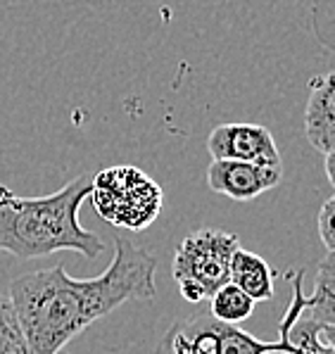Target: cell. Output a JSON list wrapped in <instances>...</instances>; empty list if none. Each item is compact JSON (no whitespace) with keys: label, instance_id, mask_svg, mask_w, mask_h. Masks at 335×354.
I'll list each match as a JSON object with an SVG mask.
<instances>
[{"label":"cell","instance_id":"obj_15","mask_svg":"<svg viewBox=\"0 0 335 354\" xmlns=\"http://www.w3.org/2000/svg\"><path fill=\"white\" fill-rule=\"evenodd\" d=\"M318 340H321L323 345H328L335 352V326L318 324Z\"/></svg>","mask_w":335,"mask_h":354},{"label":"cell","instance_id":"obj_16","mask_svg":"<svg viewBox=\"0 0 335 354\" xmlns=\"http://www.w3.org/2000/svg\"><path fill=\"white\" fill-rule=\"evenodd\" d=\"M326 176H328V181L333 183V188H335V150L333 152H328L326 155Z\"/></svg>","mask_w":335,"mask_h":354},{"label":"cell","instance_id":"obj_1","mask_svg":"<svg viewBox=\"0 0 335 354\" xmlns=\"http://www.w3.org/2000/svg\"><path fill=\"white\" fill-rule=\"evenodd\" d=\"M155 274L157 259L117 236L115 257L95 279H72L62 266L17 276L10 283L8 297L15 304L29 354H57L93 321L122 304L155 299Z\"/></svg>","mask_w":335,"mask_h":354},{"label":"cell","instance_id":"obj_9","mask_svg":"<svg viewBox=\"0 0 335 354\" xmlns=\"http://www.w3.org/2000/svg\"><path fill=\"white\" fill-rule=\"evenodd\" d=\"M229 281L240 288L245 295H250L255 302H267L274 297V271L255 252L238 248L231 257Z\"/></svg>","mask_w":335,"mask_h":354},{"label":"cell","instance_id":"obj_4","mask_svg":"<svg viewBox=\"0 0 335 354\" xmlns=\"http://www.w3.org/2000/svg\"><path fill=\"white\" fill-rule=\"evenodd\" d=\"M240 248L236 233L221 228H200L183 238L176 248L171 276L186 302L209 299L224 283H229L231 257Z\"/></svg>","mask_w":335,"mask_h":354},{"label":"cell","instance_id":"obj_13","mask_svg":"<svg viewBox=\"0 0 335 354\" xmlns=\"http://www.w3.org/2000/svg\"><path fill=\"white\" fill-rule=\"evenodd\" d=\"M0 354H29L24 330L8 295H0Z\"/></svg>","mask_w":335,"mask_h":354},{"label":"cell","instance_id":"obj_6","mask_svg":"<svg viewBox=\"0 0 335 354\" xmlns=\"http://www.w3.org/2000/svg\"><path fill=\"white\" fill-rule=\"evenodd\" d=\"M283 178V167H259L247 162L212 160L207 169V186L219 195L238 203L255 200L267 190L276 188Z\"/></svg>","mask_w":335,"mask_h":354},{"label":"cell","instance_id":"obj_2","mask_svg":"<svg viewBox=\"0 0 335 354\" xmlns=\"http://www.w3.org/2000/svg\"><path fill=\"white\" fill-rule=\"evenodd\" d=\"M90 186L93 176H77L52 195L19 198L0 183V250L24 261L59 250H72L88 259L100 257L105 252L102 238L86 231L79 221Z\"/></svg>","mask_w":335,"mask_h":354},{"label":"cell","instance_id":"obj_8","mask_svg":"<svg viewBox=\"0 0 335 354\" xmlns=\"http://www.w3.org/2000/svg\"><path fill=\"white\" fill-rule=\"evenodd\" d=\"M219 324L209 312L171 324L155 354H219Z\"/></svg>","mask_w":335,"mask_h":354},{"label":"cell","instance_id":"obj_5","mask_svg":"<svg viewBox=\"0 0 335 354\" xmlns=\"http://www.w3.org/2000/svg\"><path fill=\"white\" fill-rule=\"evenodd\" d=\"M212 160L247 162L259 167H283L271 131L262 124H219L207 138Z\"/></svg>","mask_w":335,"mask_h":354},{"label":"cell","instance_id":"obj_7","mask_svg":"<svg viewBox=\"0 0 335 354\" xmlns=\"http://www.w3.org/2000/svg\"><path fill=\"white\" fill-rule=\"evenodd\" d=\"M305 131L309 143L328 155L335 150V72L312 79L305 110Z\"/></svg>","mask_w":335,"mask_h":354},{"label":"cell","instance_id":"obj_10","mask_svg":"<svg viewBox=\"0 0 335 354\" xmlns=\"http://www.w3.org/2000/svg\"><path fill=\"white\" fill-rule=\"evenodd\" d=\"M305 314L316 324L335 326V252H328L318 261L314 292L307 297Z\"/></svg>","mask_w":335,"mask_h":354},{"label":"cell","instance_id":"obj_12","mask_svg":"<svg viewBox=\"0 0 335 354\" xmlns=\"http://www.w3.org/2000/svg\"><path fill=\"white\" fill-rule=\"evenodd\" d=\"M255 299L240 290L233 283H224L212 297H209V309L214 319L221 324H231V326H240L245 319L252 317L255 312Z\"/></svg>","mask_w":335,"mask_h":354},{"label":"cell","instance_id":"obj_11","mask_svg":"<svg viewBox=\"0 0 335 354\" xmlns=\"http://www.w3.org/2000/svg\"><path fill=\"white\" fill-rule=\"evenodd\" d=\"M219 354H297V350L280 335V340L264 342L240 326L219 324Z\"/></svg>","mask_w":335,"mask_h":354},{"label":"cell","instance_id":"obj_17","mask_svg":"<svg viewBox=\"0 0 335 354\" xmlns=\"http://www.w3.org/2000/svg\"><path fill=\"white\" fill-rule=\"evenodd\" d=\"M57 354H69V352H67V350H59Z\"/></svg>","mask_w":335,"mask_h":354},{"label":"cell","instance_id":"obj_3","mask_svg":"<svg viewBox=\"0 0 335 354\" xmlns=\"http://www.w3.org/2000/svg\"><path fill=\"white\" fill-rule=\"evenodd\" d=\"M90 203L112 226L145 231L162 212V188L138 167H110L93 176Z\"/></svg>","mask_w":335,"mask_h":354},{"label":"cell","instance_id":"obj_14","mask_svg":"<svg viewBox=\"0 0 335 354\" xmlns=\"http://www.w3.org/2000/svg\"><path fill=\"white\" fill-rule=\"evenodd\" d=\"M318 236L328 252H335V195L328 198L318 212Z\"/></svg>","mask_w":335,"mask_h":354}]
</instances>
